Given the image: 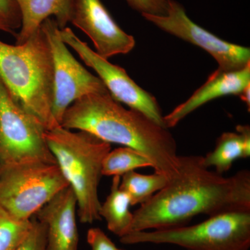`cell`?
I'll list each match as a JSON object with an SVG mask.
<instances>
[{
    "instance_id": "6da1fadb",
    "label": "cell",
    "mask_w": 250,
    "mask_h": 250,
    "mask_svg": "<svg viewBox=\"0 0 250 250\" xmlns=\"http://www.w3.org/2000/svg\"><path fill=\"white\" fill-rule=\"evenodd\" d=\"M247 210L249 170L225 177L206 167L202 156H180L179 173L135 210L129 233L184 226L199 215Z\"/></svg>"
},
{
    "instance_id": "7a4b0ae2",
    "label": "cell",
    "mask_w": 250,
    "mask_h": 250,
    "mask_svg": "<svg viewBox=\"0 0 250 250\" xmlns=\"http://www.w3.org/2000/svg\"><path fill=\"white\" fill-rule=\"evenodd\" d=\"M60 125L135 149L150 161L155 172L169 179L179 173L180 156L169 129L139 111L123 107L108 92L77 100L67 108Z\"/></svg>"
},
{
    "instance_id": "3957f363",
    "label": "cell",
    "mask_w": 250,
    "mask_h": 250,
    "mask_svg": "<svg viewBox=\"0 0 250 250\" xmlns=\"http://www.w3.org/2000/svg\"><path fill=\"white\" fill-rule=\"evenodd\" d=\"M0 78L14 100L46 130L59 126L52 115V52L41 27L21 45L0 41Z\"/></svg>"
},
{
    "instance_id": "277c9868",
    "label": "cell",
    "mask_w": 250,
    "mask_h": 250,
    "mask_svg": "<svg viewBox=\"0 0 250 250\" xmlns=\"http://www.w3.org/2000/svg\"><path fill=\"white\" fill-rule=\"evenodd\" d=\"M45 139L57 166L77 200V214L83 224L101 220L98 188L105 156L111 144L84 131L74 132L61 125L47 130Z\"/></svg>"
},
{
    "instance_id": "5b68a950",
    "label": "cell",
    "mask_w": 250,
    "mask_h": 250,
    "mask_svg": "<svg viewBox=\"0 0 250 250\" xmlns=\"http://www.w3.org/2000/svg\"><path fill=\"white\" fill-rule=\"evenodd\" d=\"M120 238L125 245L170 244L187 250H249L250 210L220 213L191 226L131 232Z\"/></svg>"
},
{
    "instance_id": "8992f818",
    "label": "cell",
    "mask_w": 250,
    "mask_h": 250,
    "mask_svg": "<svg viewBox=\"0 0 250 250\" xmlns=\"http://www.w3.org/2000/svg\"><path fill=\"white\" fill-rule=\"evenodd\" d=\"M57 164L38 161L0 167V207L19 220L36 212L68 187Z\"/></svg>"
},
{
    "instance_id": "52a82bcc",
    "label": "cell",
    "mask_w": 250,
    "mask_h": 250,
    "mask_svg": "<svg viewBox=\"0 0 250 250\" xmlns=\"http://www.w3.org/2000/svg\"><path fill=\"white\" fill-rule=\"evenodd\" d=\"M45 126L16 102L0 78V167L38 161L57 164Z\"/></svg>"
},
{
    "instance_id": "ba28073f",
    "label": "cell",
    "mask_w": 250,
    "mask_h": 250,
    "mask_svg": "<svg viewBox=\"0 0 250 250\" xmlns=\"http://www.w3.org/2000/svg\"><path fill=\"white\" fill-rule=\"evenodd\" d=\"M41 27L52 52L54 76L52 115L60 125L67 108L77 100L90 94L108 91L102 80L77 62L67 49L61 37V29L53 18L45 20Z\"/></svg>"
},
{
    "instance_id": "9c48e42d",
    "label": "cell",
    "mask_w": 250,
    "mask_h": 250,
    "mask_svg": "<svg viewBox=\"0 0 250 250\" xmlns=\"http://www.w3.org/2000/svg\"><path fill=\"white\" fill-rule=\"evenodd\" d=\"M65 45L77 52L88 66L93 69L107 88L112 98L143 113L156 124L166 127L164 116L156 99L132 80L123 67L113 65L90 49L69 27L60 30Z\"/></svg>"
},
{
    "instance_id": "30bf717a",
    "label": "cell",
    "mask_w": 250,
    "mask_h": 250,
    "mask_svg": "<svg viewBox=\"0 0 250 250\" xmlns=\"http://www.w3.org/2000/svg\"><path fill=\"white\" fill-rule=\"evenodd\" d=\"M143 18L167 34L187 41L208 52L218 63V70L236 71L250 63V49L222 40L193 22L185 9L175 0H168L165 16L142 15Z\"/></svg>"
},
{
    "instance_id": "8fae6325",
    "label": "cell",
    "mask_w": 250,
    "mask_h": 250,
    "mask_svg": "<svg viewBox=\"0 0 250 250\" xmlns=\"http://www.w3.org/2000/svg\"><path fill=\"white\" fill-rule=\"evenodd\" d=\"M70 22L89 37L95 52L105 59L129 53L136 44L134 38L120 27L101 0H74Z\"/></svg>"
},
{
    "instance_id": "7c38bea8",
    "label": "cell",
    "mask_w": 250,
    "mask_h": 250,
    "mask_svg": "<svg viewBox=\"0 0 250 250\" xmlns=\"http://www.w3.org/2000/svg\"><path fill=\"white\" fill-rule=\"evenodd\" d=\"M77 208L76 195L68 186L36 212L47 229V250H78Z\"/></svg>"
},
{
    "instance_id": "4fadbf2b",
    "label": "cell",
    "mask_w": 250,
    "mask_h": 250,
    "mask_svg": "<svg viewBox=\"0 0 250 250\" xmlns=\"http://www.w3.org/2000/svg\"><path fill=\"white\" fill-rule=\"evenodd\" d=\"M250 84V63L236 71L225 72L218 69L187 101L164 116L166 127H174L188 115L211 100L227 95H239Z\"/></svg>"
},
{
    "instance_id": "5bb4252c",
    "label": "cell",
    "mask_w": 250,
    "mask_h": 250,
    "mask_svg": "<svg viewBox=\"0 0 250 250\" xmlns=\"http://www.w3.org/2000/svg\"><path fill=\"white\" fill-rule=\"evenodd\" d=\"M21 15V31L16 45L24 43L41 28L47 18L55 20L61 29L66 27L71 17L74 0H16Z\"/></svg>"
},
{
    "instance_id": "9a60e30c",
    "label": "cell",
    "mask_w": 250,
    "mask_h": 250,
    "mask_svg": "<svg viewBox=\"0 0 250 250\" xmlns=\"http://www.w3.org/2000/svg\"><path fill=\"white\" fill-rule=\"evenodd\" d=\"M250 156L249 125H238L236 132L223 133L217 140L214 149L202 156V164L207 168L215 167V172L223 175L238 159Z\"/></svg>"
},
{
    "instance_id": "2e32d148",
    "label": "cell",
    "mask_w": 250,
    "mask_h": 250,
    "mask_svg": "<svg viewBox=\"0 0 250 250\" xmlns=\"http://www.w3.org/2000/svg\"><path fill=\"white\" fill-rule=\"evenodd\" d=\"M121 177L112 179L111 192L100 207V215L106 221L109 231L120 238L129 233L133 222V213L129 210V197L120 188Z\"/></svg>"
},
{
    "instance_id": "e0dca14e",
    "label": "cell",
    "mask_w": 250,
    "mask_h": 250,
    "mask_svg": "<svg viewBox=\"0 0 250 250\" xmlns=\"http://www.w3.org/2000/svg\"><path fill=\"white\" fill-rule=\"evenodd\" d=\"M169 179L159 172L142 174L131 171L122 176L120 188L129 197L131 206L141 205L165 187Z\"/></svg>"
},
{
    "instance_id": "ac0fdd59",
    "label": "cell",
    "mask_w": 250,
    "mask_h": 250,
    "mask_svg": "<svg viewBox=\"0 0 250 250\" xmlns=\"http://www.w3.org/2000/svg\"><path fill=\"white\" fill-rule=\"evenodd\" d=\"M152 167V163L141 152L127 147L117 148L105 156L103 176H119L143 167Z\"/></svg>"
},
{
    "instance_id": "d6986e66",
    "label": "cell",
    "mask_w": 250,
    "mask_h": 250,
    "mask_svg": "<svg viewBox=\"0 0 250 250\" xmlns=\"http://www.w3.org/2000/svg\"><path fill=\"white\" fill-rule=\"evenodd\" d=\"M31 220L15 218L0 207V250H15L30 231Z\"/></svg>"
},
{
    "instance_id": "ffe728a7",
    "label": "cell",
    "mask_w": 250,
    "mask_h": 250,
    "mask_svg": "<svg viewBox=\"0 0 250 250\" xmlns=\"http://www.w3.org/2000/svg\"><path fill=\"white\" fill-rule=\"evenodd\" d=\"M32 226L27 236L15 250H47V229L35 215L31 217Z\"/></svg>"
},
{
    "instance_id": "44dd1931",
    "label": "cell",
    "mask_w": 250,
    "mask_h": 250,
    "mask_svg": "<svg viewBox=\"0 0 250 250\" xmlns=\"http://www.w3.org/2000/svg\"><path fill=\"white\" fill-rule=\"evenodd\" d=\"M134 11L141 14L165 16L168 7V0H125Z\"/></svg>"
},
{
    "instance_id": "7402d4cb",
    "label": "cell",
    "mask_w": 250,
    "mask_h": 250,
    "mask_svg": "<svg viewBox=\"0 0 250 250\" xmlns=\"http://www.w3.org/2000/svg\"><path fill=\"white\" fill-rule=\"evenodd\" d=\"M0 20L13 31L21 27V15L16 0H0Z\"/></svg>"
},
{
    "instance_id": "603a6c76",
    "label": "cell",
    "mask_w": 250,
    "mask_h": 250,
    "mask_svg": "<svg viewBox=\"0 0 250 250\" xmlns=\"http://www.w3.org/2000/svg\"><path fill=\"white\" fill-rule=\"evenodd\" d=\"M87 241L91 250H118L116 245L100 228L90 229L87 233Z\"/></svg>"
},
{
    "instance_id": "cb8c5ba5",
    "label": "cell",
    "mask_w": 250,
    "mask_h": 250,
    "mask_svg": "<svg viewBox=\"0 0 250 250\" xmlns=\"http://www.w3.org/2000/svg\"><path fill=\"white\" fill-rule=\"evenodd\" d=\"M250 84L246 86L241 93L238 95L242 101L246 104V106L248 107V111L250 110Z\"/></svg>"
},
{
    "instance_id": "d4e9b609",
    "label": "cell",
    "mask_w": 250,
    "mask_h": 250,
    "mask_svg": "<svg viewBox=\"0 0 250 250\" xmlns=\"http://www.w3.org/2000/svg\"><path fill=\"white\" fill-rule=\"evenodd\" d=\"M0 31H4V32L9 33V34H13L16 37V33L12 29H10L9 26L4 22V21L0 20Z\"/></svg>"
},
{
    "instance_id": "484cf974",
    "label": "cell",
    "mask_w": 250,
    "mask_h": 250,
    "mask_svg": "<svg viewBox=\"0 0 250 250\" xmlns=\"http://www.w3.org/2000/svg\"><path fill=\"white\" fill-rule=\"evenodd\" d=\"M118 250H119V249H118Z\"/></svg>"
}]
</instances>
